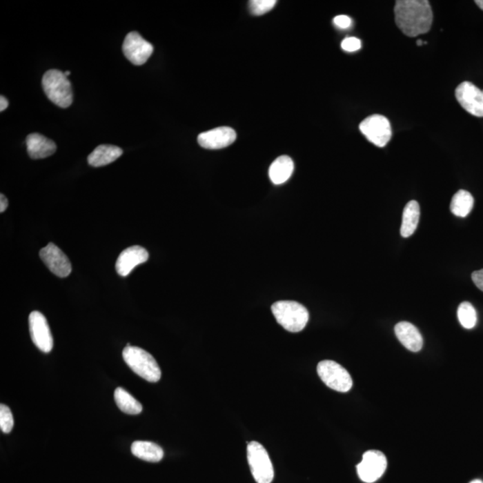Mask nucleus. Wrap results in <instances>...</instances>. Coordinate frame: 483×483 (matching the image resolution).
I'll return each mask as SVG.
<instances>
[{"mask_svg": "<svg viewBox=\"0 0 483 483\" xmlns=\"http://www.w3.org/2000/svg\"><path fill=\"white\" fill-rule=\"evenodd\" d=\"M149 259V253L144 247H128L120 253L116 264L117 273L121 277L128 276L137 266L143 264Z\"/></svg>", "mask_w": 483, "mask_h": 483, "instance_id": "obj_14", "label": "nucleus"}, {"mask_svg": "<svg viewBox=\"0 0 483 483\" xmlns=\"http://www.w3.org/2000/svg\"><path fill=\"white\" fill-rule=\"evenodd\" d=\"M40 257L56 276L66 277L70 275L72 266L68 256L53 243H50L40 252Z\"/></svg>", "mask_w": 483, "mask_h": 483, "instance_id": "obj_12", "label": "nucleus"}, {"mask_svg": "<svg viewBox=\"0 0 483 483\" xmlns=\"http://www.w3.org/2000/svg\"><path fill=\"white\" fill-rule=\"evenodd\" d=\"M153 46L137 32H129L124 41L123 52L132 64L141 66L153 52Z\"/></svg>", "mask_w": 483, "mask_h": 483, "instance_id": "obj_9", "label": "nucleus"}, {"mask_svg": "<svg viewBox=\"0 0 483 483\" xmlns=\"http://www.w3.org/2000/svg\"><path fill=\"white\" fill-rule=\"evenodd\" d=\"M42 87L54 104L60 108H68L72 104V86L65 72L56 69L45 72L42 78Z\"/></svg>", "mask_w": 483, "mask_h": 483, "instance_id": "obj_4", "label": "nucleus"}, {"mask_svg": "<svg viewBox=\"0 0 483 483\" xmlns=\"http://www.w3.org/2000/svg\"><path fill=\"white\" fill-rule=\"evenodd\" d=\"M237 132L234 129L222 126L201 132L198 137V143L202 148L209 150L223 149L234 143Z\"/></svg>", "mask_w": 483, "mask_h": 483, "instance_id": "obj_13", "label": "nucleus"}, {"mask_svg": "<svg viewBox=\"0 0 483 483\" xmlns=\"http://www.w3.org/2000/svg\"><path fill=\"white\" fill-rule=\"evenodd\" d=\"M473 204H475V200L469 192L466 191V190H459L453 196L451 204V213L455 216L466 217L473 210Z\"/></svg>", "mask_w": 483, "mask_h": 483, "instance_id": "obj_22", "label": "nucleus"}, {"mask_svg": "<svg viewBox=\"0 0 483 483\" xmlns=\"http://www.w3.org/2000/svg\"><path fill=\"white\" fill-rule=\"evenodd\" d=\"M361 47V41L355 37L346 38L341 43V48L346 52H355V51L360 50Z\"/></svg>", "mask_w": 483, "mask_h": 483, "instance_id": "obj_26", "label": "nucleus"}, {"mask_svg": "<svg viewBox=\"0 0 483 483\" xmlns=\"http://www.w3.org/2000/svg\"><path fill=\"white\" fill-rule=\"evenodd\" d=\"M276 3V0H253L250 1V12L255 16H262L270 12Z\"/></svg>", "mask_w": 483, "mask_h": 483, "instance_id": "obj_25", "label": "nucleus"}, {"mask_svg": "<svg viewBox=\"0 0 483 483\" xmlns=\"http://www.w3.org/2000/svg\"><path fill=\"white\" fill-rule=\"evenodd\" d=\"M123 358L130 369L149 382H158L161 378V371L158 362L150 353L137 346H126Z\"/></svg>", "mask_w": 483, "mask_h": 483, "instance_id": "obj_2", "label": "nucleus"}, {"mask_svg": "<svg viewBox=\"0 0 483 483\" xmlns=\"http://www.w3.org/2000/svg\"><path fill=\"white\" fill-rule=\"evenodd\" d=\"M131 451L135 457L150 463H158L164 457V451L161 446L150 442H135L132 444Z\"/></svg>", "mask_w": 483, "mask_h": 483, "instance_id": "obj_19", "label": "nucleus"}, {"mask_svg": "<svg viewBox=\"0 0 483 483\" xmlns=\"http://www.w3.org/2000/svg\"><path fill=\"white\" fill-rule=\"evenodd\" d=\"M8 104V99H6L4 96H1V98H0V111L3 112V111L7 110Z\"/></svg>", "mask_w": 483, "mask_h": 483, "instance_id": "obj_30", "label": "nucleus"}, {"mask_svg": "<svg viewBox=\"0 0 483 483\" xmlns=\"http://www.w3.org/2000/svg\"><path fill=\"white\" fill-rule=\"evenodd\" d=\"M30 333L33 344L43 353H50L53 348V337L50 326L43 314L37 310L29 316Z\"/></svg>", "mask_w": 483, "mask_h": 483, "instance_id": "obj_10", "label": "nucleus"}, {"mask_svg": "<svg viewBox=\"0 0 483 483\" xmlns=\"http://www.w3.org/2000/svg\"><path fill=\"white\" fill-rule=\"evenodd\" d=\"M395 336L406 349L412 352H419L424 346V338L418 328L412 323L401 322L395 327Z\"/></svg>", "mask_w": 483, "mask_h": 483, "instance_id": "obj_15", "label": "nucleus"}, {"mask_svg": "<svg viewBox=\"0 0 483 483\" xmlns=\"http://www.w3.org/2000/svg\"><path fill=\"white\" fill-rule=\"evenodd\" d=\"M335 26L340 29H347L351 26L352 19L347 16H337L334 18Z\"/></svg>", "mask_w": 483, "mask_h": 483, "instance_id": "obj_27", "label": "nucleus"}, {"mask_svg": "<svg viewBox=\"0 0 483 483\" xmlns=\"http://www.w3.org/2000/svg\"><path fill=\"white\" fill-rule=\"evenodd\" d=\"M476 5L483 10V0H476Z\"/></svg>", "mask_w": 483, "mask_h": 483, "instance_id": "obj_31", "label": "nucleus"}, {"mask_svg": "<svg viewBox=\"0 0 483 483\" xmlns=\"http://www.w3.org/2000/svg\"><path fill=\"white\" fill-rule=\"evenodd\" d=\"M416 44H417L418 46H422V45L427 44V42L422 41V40H418L417 42H416Z\"/></svg>", "mask_w": 483, "mask_h": 483, "instance_id": "obj_32", "label": "nucleus"}, {"mask_svg": "<svg viewBox=\"0 0 483 483\" xmlns=\"http://www.w3.org/2000/svg\"><path fill=\"white\" fill-rule=\"evenodd\" d=\"M123 150L114 145H99L88 157V163L92 167L99 168L110 164L119 159Z\"/></svg>", "mask_w": 483, "mask_h": 483, "instance_id": "obj_17", "label": "nucleus"}, {"mask_svg": "<svg viewBox=\"0 0 483 483\" xmlns=\"http://www.w3.org/2000/svg\"><path fill=\"white\" fill-rule=\"evenodd\" d=\"M14 427V417L11 410L6 404L0 406V428L4 433H10Z\"/></svg>", "mask_w": 483, "mask_h": 483, "instance_id": "obj_24", "label": "nucleus"}, {"mask_svg": "<svg viewBox=\"0 0 483 483\" xmlns=\"http://www.w3.org/2000/svg\"><path fill=\"white\" fill-rule=\"evenodd\" d=\"M114 400L117 407L128 415H137L143 411L141 404L123 388H117L115 391Z\"/></svg>", "mask_w": 483, "mask_h": 483, "instance_id": "obj_21", "label": "nucleus"}, {"mask_svg": "<svg viewBox=\"0 0 483 483\" xmlns=\"http://www.w3.org/2000/svg\"><path fill=\"white\" fill-rule=\"evenodd\" d=\"M271 310L277 323L293 333L303 331L309 321L308 310L297 302H277L271 306Z\"/></svg>", "mask_w": 483, "mask_h": 483, "instance_id": "obj_3", "label": "nucleus"}, {"mask_svg": "<svg viewBox=\"0 0 483 483\" xmlns=\"http://www.w3.org/2000/svg\"><path fill=\"white\" fill-rule=\"evenodd\" d=\"M27 152L32 159L47 158L56 152L57 145L50 139L39 134L26 138Z\"/></svg>", "mask_w": 483, "mask_h": 483, "instance_id": "obj_16", "label": "nucleus"}, {"mask_svg": "<svg viewBox=\"0 0 483 483\" xmlns=\"http://www.w3.org/2000/svg\"><path fill=\"white\" fill-rule=\"evenodd\" d=\"M420 205L416 201H411L404 207L403 221L400 233L403 237H409L415 233L420 219Z\"/></svg>", "mask_w": 483, "mask_h": 483, "instance_id": "obj_20", "label": "nucleus"}, {"mask_svg": "<svg viewBox=\"0 0 483 483\" xmlns=\"http://www.w3.org/2000/svg\"><path fill=\"white\" fill-rule=\"evenodd\" d=\"M457 317L459 322L464 328L471 330L475 327L477 313L475 307L469 302H464L458 307Z\"/></svg>", "mask_w": 483, "mask_h": 483, "instance_id": "obj_23", "label": "nucleus"}, {"mask_svg": "<svg viewBox=\"0 0 483 483\" xmlns=\"http://www.w3.org/2000/svg\"><path fill=\"white\" fill-rule=\"evenodd\" d=\"M317 371L322 382L334 391L346 393L352 388L353 379L348 371L336 362L322 361L318 364Z\"/></svg>", "mask_w": 483, "mask_h": 483, "instance_id": "obj_6", "label": "nucleus"}, {"mask_svg": "<svg viewBox=\"0 0 483 483\" xmlns=\"http://www.w3.org/2000/svg\"><path fill=\"white\" fill-rule=\"evenodd\" d=\"M70 74H71V72H70V71H66V72H65V75H66V77H68V75H70Z\"/></svg>", "mask_w": 483, "mask_h": 483, "instance_id": "obj_34", "label": "nucleus"}, {"mask_svg": "<svg viewBox=\"0 0 483 483\" xmlns=\"http://www.w3.org/2000/svg\"><path fill=\"white\" fill-rule=\"evenodd\" d=\"M472 279L477 288L483 292V268L482 270L475 271L472 274Z\"/></svg>", "mask_w": 483, "mask_h": 483, "instance_id": "obj_28", "label": "nucleus"}, {"mask_svg": "<svg viewBox=\"0 0 483 483\" xmlns=\"http://www.w3.org/2000/svg\"><path fill=\"white\" fill-rule=\"evenodd\" d=\"M247 459L250 472L257 483H271L274 479L273 463L262 444L252 442L247 446Z\"/></svg>", "mask_w": 483, "mask_h": 483, "instance_id": "obj_5", "label": "nucleus"}, {"mask_svg": "<svg viewBox=\"0 0 483 483\" xmlns=\"http://www.w3.org/2000/svg\"><path fill=\"white\" fill-rule=\"evenodd\" d=\"M388 460L386 455L379 451H369L362 455V460L357 464L358 476L362 482L373 483L378 481L384 475Z\"/></svg>", "mask_w": 483, "mask_h": 483, "instance_id": "obj_8", "label": "nucleus"}, {"mask_svg": "<svg viewBox=\"0 0 483 483\" xmlns=\"http://www.w3.org/2000/svg\"><path fill=\"white\" fill-rule=\"evenodd\" d=\"M362 134L371 144L378 147H384L391 141L392 129L391 123L382 115H373L360 124Z\"/></svg>", "mask_w": 483, "mask_h": 483, "instance_id": "obj_7", "label": "nucleus"}, {"mask_svg": "<svg viewBox=\"0 0 483 483\" xmlns=\"http://www.w3.org/2000/svg\"><path fill=\"white\" fill-rule=\"evenodd\" d=\"M394 13L398 28L408 37L424 34L433 26V9L427 0H397Z\"/></svg>", "mask_w": 483, "mask_h": 483, "instance_id": "obj_1", "label": "nucleus"}, {"mask_svg": "<svg viewBox=\"0 0 483 483\" xmlns=\"http://www.w3.org/2000/svg\"><path fill=\"white\" fill-rule=\"evenodd\" d=\"M8 206V199L6 198V196L4 195H0V213H3L6 210H7V208Z\"/></svg>", "mask_w": 483, "mask_h": 483, "instance_id": "obj_29", "label": "nucleus"}, {"mask_svg": "<svg viewBox=\"0 0 483 483\" xmlns=\"http://www.w3.org/2000/svg\"><path fill=\"white\" fill-rule=\"evenodd\" d=\"M455 98L468 113L483 117V93L475 84L470 81L459 84L455 90Z\"/></svg>", "mask_w": 483, "mask_h": 483, "instance_id": "obj_11", "label": "nucleus"}, {"mask_svg": "<svg viewBox=\"0 0 483 483\" xmlns=\"http://www.w3.org/2000/svg\"><path fill=\"white\" fill-rule=\"evenodd\" d=\"M294 168L292 159L288 156H282L271 164L268 169V176L274 185H282L291 177Z\"/></svg>", "mask_w": 483, "mask_h": 483, "instance_id": "obj_18", "label": "nucleus"}, {"mask_svg": "<svg viewBox=\"0 0 483 483\" xmlns=\"http://www.w3.org/2000/svg\"><path fill=\"white\" fill-rule=\"evenodd\" d=\"M470 483H483L481 480H475V481L471 482Z\"/></svg>", "mask_w": 483, "mask_h": 483, "instance_id": "obj_33", "label": "nucleus"}]
</instances>
